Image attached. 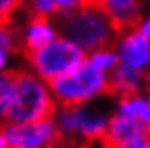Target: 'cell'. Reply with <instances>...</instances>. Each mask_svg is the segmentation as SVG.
<instances>
[{
  "instance_id": "cell-16",
  "label": "cell",
  "mask_w": 150,
  "mask_h": 148,
  "mask_svg": "<svg viewBox=\"0 0 150 148\" xmlns=\"http://www.w3.org/2000/svg\"><path fill=\"white\" fill-rule=\"evenodd\" d=\"M29 16L36 18H58V7L54 0H27Z\"/></svg>"
},
{
  "instance_id": "cell-7",
  "label": "cell",
  "mask_w": 150,
  "mask_h": 148,
  "mask_svg": "<svg viewBox=\"0 0 150 148\" xmlns=\"http://www.w3.org/2000/svg\"><path fill=\"white\" fill-rule=\"evenodd\" d=\"M112 47L117 54V65L150 76V40L136 27L120 31Z\"/></svg>"
},
{
  "instance_id": "cell-22",
  "label": "cell",
  "mask_w": 150,
  "mask_h": 148,
  "mask_svg": "<svg viewBox=\"0 0 150 148\" xmlns=\"http://www.w3.org/2000/svg\"><path fill=\"white\" fill-rule=\"evenodd\" d=\"M0 148H11L7 143V137L4 134V125H0Z\"/></svg>"
},
{
  "instance_id": "cell-3",
  "label": "cell",
  "mask_w": 150,
  "mask_h": 148,
  "mask_svg": "<svg viewBox=\"0 0 150 148\" xmlns=\"http://www.w3.org/2000/svg\"><path fill=\"white\" fill-rule=\"evenodd\" d=\"M49 85L58 107L92 105L94 101L110 94L109 74L98 70L87 60L74 70H71L65 76H60Z\"/></svg>"
},
{
  "instance_id": "cell-23",
  "label": "cell",
  "mask_w": 150,
  "mask_h": 148,
  "mask_svg": "<svg viewBox=\"0 0 150 148\" xmlns=\"http://www.w3.org/2000/svg\"><path fill=\"white\" fill-rule=\"evenodd\" d=\"M145 94H146V98L150 99V78H148V81H146V87H145Z\"/></svg>"
},
{
  "instance_id": "cell-8",
  "label": "cell",
  "mask_w": 150,
  "mask_h": 148,
  "mask_svg": "<svg viewBox=\"0 0 150 148\" xmlns=\"http://www.w3.org/2000/svg\"><path fill=\"white\" fill-rule=\"evenodd\" d=\"M20 35V51L22 56L33 52L40 47L47 45L49 42L60 36V27L56 18H36L29 16L25 22L18 27Z\"/></svg>"
},
{
  "instance_id": "cell-2",
  "label": "cell",
  "mask_w": 150,
  "mask_h": 148,
  "mask_svg": "<svg viewBox=\"0 0 150 148\" xmlns=\"http://www.w3.org/2000/svg\"><path fill=\"white\" fill-rule=\"evenodd\" d=\"M56 22L60 35L76 44L87 54L96 49L112 45L120 33L96 0H91L89 4L69 15L58 16Z\"/></svg>"
},
{
  "instance_id": "cell-20",
  "label": "cell",
  "mask_w": 150,
  "mask_h": 148,
  "mask_svg": "<svg viewBox=\"0 0 150 148\" xmlns=\"http://www.w3.org/2000/svg\"><path fill=\"white\" fill-rule=\"evenodd\" d=\"M103 148H150V137H146V139H137V141H130V143H121V144L103 146Z\"/></svg>"
},
{
  "instance_id": "cell-10",
  "label": "cell",
  "mask_w": 150,
  "mask_h": 148,
  "mask_svg": "<svg viewBox=\"0 0 150 148\" xmlns=\"http://www.w3.org/2000/svg\"><path fill=\"white\" fill-rule=\"evenodd\" d=\"M117 31L132 29L145 15V0H96Z\"/></svg>"
},
{
  "instance_id": "cell-18",
  "label": "cell",
  "mask_w": 150,
  "mask_h": 148,
  "mask_svg": "<svg viewBox=\"0 0 150 148\" xmlns=\"http://www.w3.org/2000/svg\"><path fill=\"white\" fill-rule=\"evenodd\" d=\"M24 6V0H0V22H13V16Z\"/></svg>"
},
{
  "instance_id": "cell-9",
  "label": "cell",
  "mask_w": 150,
  "mask_h": 148,
  "mask_svg": "<svg viewBox=\"0 0 150 148\" xmlns=\"http://www.w3.org/2000/svg\"><path fill=\"white\" fill-rule=\"evenodd\" d=\"M150 137V128L139 123L136 119H130L121 114H110L109 125H107L105 135L101 139L103 146H112V144H121V143H130L137 139H146Z\"/></svg>"
},
{
  "instance_id": "cell-5",
  "label": "cell",
  "mask_w": 150,
  "mask_h": 148,
  "mask_svg": "<svg viewBox=\"0 0 150 148\" xmlns=\"http://www.w3.org/2000/svg\"><path fill=\"white\" fill-rule=\"evenodd\" d=\"M54 125L60 139L67 141H101L110 114L94 105L81 107H58L54 116Z\"/></svg>"
},
{
  "instance_id": "cell-15",
  "label": "cell",
  "mask_w": 150,
  "mask_h": 148,
  "mask_svg": "<svg viewBox=\"0 0 150 148\" xmlns=\"http://www.w3.org/2000/svg\"><path fill=\"white\" fill-rule=\"evenodd\" d=\"M0 47L22 54V51H20L18 27L13 22H0Z\"/></svg>"
},
{
  "instance_id": "cell-21",
  "label": "cell",
  "mask_w": 150,
  "mask_h": 148,
  "mask_svg": "<svg viewBox=\"0 0 150 148\" xmlns=\"http://www.w3.org/2000/svg\"><path fill=\"white\" fill-rule=\"evenodd\" d=\"M136 29H137L143 36H146V38L150 40V11H148V13H145L141 18H139V22H137Z\"/></svg>"
},
{
  "instance_id": "cell-4",
  "label": "cell",
  "mask_w": 150,
  "mask_h": 148,
  "mask_svg": "<svg viewBox=\"0 0 150 148\" xmlns=\"http://www.w3.org/2000/svg\"><path fill=\"white\" fill-rule=\"evenodd\" d=\"M85 58H87V52L60 35L47 45L24 54L22 67L35 72L44 81L52 83L60 76H65L78 65H81Z\"/></svg>"
},
{
  "instance_id": "cell-13",
  "label": "cell",
  "mask_w": 150,
  "mask_h": 148,
  "mask_svg": "<svg viewBox=\"0 0 150 148\" xmlns=\"http://www.w3.org/2000/svg\"><path fill=\"white\" fill-rule=\"evenodd\" d=\"M85 60H87L91 65H94L98 70L109 74V76H110V74L116 70V67H117V54H116V49L112 45L101 47V49H96V51L89 52Z\"/></svg>"
},
{
  "instance_id": "cell-14",
  "label": "cell",
  "mask_w": 150,
  "mask_h": 148,
  "mask_svg": "<svg viewBox=\"0 0 150 148\" xmlns=\"http://www.w3.org/2000/svg\"><path fill=\"white\" fill-rule=\"evenodd\" d=\"M13 94V72H0V125L7 119V109Z\"/></svg>"
},
{
  "instance_id": "cell-1",
  "label": "cell",
  "mask_w": 150,
  "mask_h": 148,
  "mask_svg": "<svg viewBox=\"0 0 150 148\" xmlns=\"http://www.w3.org/2000/svg\"><path fill=\"white\" fill-rule=\"evenodd\" d=\"M58 105L51 85L25 67L13 70V94L6 123H29L52 118Z\"/></svg>"
},
{
  "instance_id": "cell-19",
  "label": "cell",
  "mask_w": 150,
  "mask_h": 148,
  "mask_svg": "<svg viewBox=\"0 0 150 148\" xmlns=\"http://www.w3.org/2000/svg\"><path fill=\"white\" fill-rule=\"evenodd\" d=\"M54 2L58 7V16H62V15H69L72 11H76V9L83 7L91 0H54Z\"/></svg>"
},
{
  "instance_id": "cell-6",
  "label": "cell",
  "mask_w": 150,
  "mask_h": 148,
  "mask_svg": "<svg viewBox=\"0 0 150 148\" xmlns=\"http://www.w3.org/2000/svg\"><path fill=\"white\" fill-rule=\"evenodd\" d=\"M4 134L11 148H52L60 141L52 118L29 123H4Z\"/></svg>"
},
{
  "instance_id": "cell-12",
  "label": "cell",
  "mask_w": 150,
  "mask_h": 148,
  "mask_svg": "<svg viewBox=\"0 0 150 148\" xmlns=\"http://www.w3.org/2000/svg\"><path fill=\"white\" fill-rule=\"evenodd\" d=\"M114 112L127 116L130 119H136L150 128V99L146 98L145 92H136V94H128V96L116 98Z\"/></svg>"
},
{
  "instance_id": "cell-17",
  "label": "cell",
  "mask_w": 150,
  "mask_h": 148,
  "mask_svg": "<svg viewBox=\"0 0 150 148\" xmlns=\"http://www.w3.org/2000/svg\"><path fill=\"white\" fill-rule=\"evenodd\" d=\"M18 56H22V54H20V52H13V51H7L4 47H0V72H13V70L22 67V65H18V63H16Z\"/></svg>"
},
{
  "instance_id": "cell-11",
  "label": "cell",
  "mask_w": 150,
  "mask_h": 148,
  "mask_svg": "<svg viewBox=\"0 0 150 148\" xmlns=\"http://www.w3.org/2000/svg\"><path fill=\"white\" fill-rule=\"evenodd\" d=\"M109 78H110V94H114L116 98H121L136 92H145L146 81L150 76H145V74H139L117 65Z\"/></svg>"
}]
</instances>
